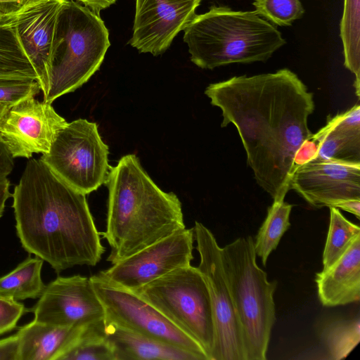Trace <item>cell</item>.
Segmentation results:
<instances>
[{"instance_id": "cell-15", "label": "cell", "mask_w": 360, "mask_h": 360, "mask_svg": "<svg viewBox=\"0 0 360 360\" xmlns=\"http://www.w3.org/2000/svg\"><path fill=\"white\" fill-rule=\"evenodd\" d=\"M201 0H136L129 43L141 53L158 56L192 20Z\"/></svg>"}, {"instance_id": "cell-2", "label": "cell", "mask_w": 360, "mask_h": 360, "mask_svg": "<svg viewBox=\"0 0 360 360\" xmlns=\"http://www.w3.org/2000/svg\"><path fill=\"white\" fill-rule=\"evenodd\" d=\"M86 195L40 158L28 160L12 194L22 246L58 274L95 266L105 252Z\"/></svg>"}, {"instance_id": "cell-24", "label": "cell", "mask_w": 360, "mask_h": 360, "mask_svg": "<svg viewBox=\"0 0 360 360\" xmlns=\"http://www.w3.org/2000/svg\"><path fill=\"white\" fill-rule=\"evenodd\" d=\"M292 205L284 200H274L268 208L266 217L260 226L254 241L255 253L264 265L270 254L278 246L283 235L290 226V214Z\"/></svg>"}, {"instance_id": "cell-6", "label": "cell", "mask_w": 360, "mask_h": 360, "mask_svg": "<svg viewBox=\"0 0 360 360\" xmlns=\"http://www.w3.org/2000/svg\"><path fill=\"white\" fill-rule=\"evenodd\" d=\"M110 46L109 32L99 14L67 0L58 16L44 101L52 103L86 83L99 69Z\"/></svg>"}, {"instance_id": "cell-29", "label": "cell", "mask_w": 360, "mask_h": 360, "mask_svg": "<svg viewBox=\"0 0 360 360\" xmlns=\"http://www.w3.org/2000/svg\"><path fill=\"white\" fill-rule=\"evenodd\" d=\"M40 91L38 82L31 77L0 78V103L9 106Z\"/></svg>"}, {"instance_id": "cell-34", "label": "cell", "mask_w": 360, "mask_h": 360, "mask_svg": "<svg viewBox=\"0 0 360 360\" xmlns=\"http://www.w3.org/2000/svg\"><path fill=\"white\" fill-rule=\"evenodd\" d=\"M9 186L10 182L7 177L0 178V217L3 215L6 200L12 197Z\"/></svg>"}, {"instance_id": "cell-3", "label": "cell", "mask_w": 360, "mask_h": 360, "mask_svg": "<svg viewBox=\"0 0 360 360\" xmlns=\"http://www.w3.org/2000/svg\"><path fill=\"white\" fill-rule=\"evenodd\" d=\"M105 184L106 229L101 234L110 247L112 264L186 228L179 198L161 190L135 155L111 167Z\"/></svg>"}, {"instance_id": "cell-11", "label": "cell", "mask_w": 360, "mask_h": 360, "mask_svg": "<svg viewBox=\"0 0 360 360\" xmlns=\"http://www.w3.org/2000/svg\"><path fill=\"white\" fill-rule=\"evenodd\" d=\"M194 232L184 229L100 271L112 283L131 291L193 259Z\"/></svg>"}, {"instance_id": "cell-4", "label": "cell", "mask_w": 360, "mask_h": 360, "mask_svg": "<svg viewBox=\"0 0 360 360\" xmlns=\"http://www.w3.org/2000/svg\"><path fill=\"white\" fill-rule=\"evenodd\" d=\"M191 60L202 69L265 62L285 43L280 31L253 11L212 6L184 29Z\"/></svg>"}, {"instance_id": "cell-31", "label": "cell", "mask_w": 360, "mask_h": 360, "mask_svg": "<svg viewBox=\"0 0 360 360\" xmlns=\"http://www.w3.org/2000/svg\"><path fill=\"white\" fill-rule=\"evenodd\" d=\"M0 360H18L17 333L0 340Z\"/></svg>"}, {"instance_id": "cell-10", "label": "cell", "mask_w": 360, "mask_h": 360, "mask_svg": "<svg viewBox=\"0 0 360 360\" xmlns=\"http://www.w3.org/2000/svg\"><path fill=\"white\" fill-rule=\"evenodd\" d=\"M193 229L200 255L197 267L208 288L215 326L212 360H246L242 333L224 270L221 248L202 223L196 221Z\"/></svg>"}, {"instance_id": "cell-21", "label": "cell", "mask_w": 360, "mask_h": 360, "mask_svg": "<svg viewBox=\"0 0 360 360\" xmlns=\"http://www.w3.org/2000/svg\"><path fill=\"white\" fill-rule=\"evenodd\" d=\"M43 262L37 256L29 257L0 277V295L15 301L39 298L46 288L41 275Z\"/></svg>"}, {"instance_id": "cell-28", "label": "cell", "mask_w": 360, "mask_h": 360, "mask_svg": "<svg viewBox=\"0 0 360 360\" xmlns=\"http://www.w3.org/2000/svg\"><path fill=\"white\" fill-rule=\"evenodd\" d=\"M255 12L279 26H289L302 17L304 8L301 0H254Z\"/></svg>"}, {"instance_id": "cell-5", "label": "cell", "mask_w": 360, "mask_h": 360, "mask_svg": "<svg viewBox=\"0 0 360 360\" xmlns=\"http://www.w3.org/2000/svg\"><path fill=\"white\" fill-rule=\"evenodd\" d=\"M254 240L240 237L221 248L228 287L240 324L246 360H265L276 321L274 294L277 281H269L257 264Z\"/></svg>"}, {"instance_id": "cell-20", "label": "cell", "mask_w": 360, "mask_h": 360, "mask_svg": "<svg viewBox=\"0 0 360 360\" xmlns=\"http://www.w3.org/2000/svg\"><path fill=\"white\" fill-rule=\"evenodd\" d=\"M19 8L8 9L0 5V70L24 75L37 80L35 71L16 30Z\"/></svg>"}, {"instance_id": "cell-16", "label": "cell", "mask_w": 360, "mask_h": 360, "mask_svg": "<svg viewBox=\"0 0 360 360\" xmlns=\"http://www.w3.org/2000/svg\"><path fill=\"white\" fill-rule=\"evenodd\" d=\"M66 1L26 0L17 11V33L44 98L48 91L58 16Z\"/></svg>"}, {"instance_id": "cell-8", "label": "cell", "mask_w": 360, "mask_h": 360, "mask_svg": "<svg viewBox=\"0 0 360 360\" xmlns=\"http://www.w3.org/2000/svg\"><path fill=\"white\" fill-rule=\"evenodd\" d=\"M108 154L97 124L80 118L58 131L40 159L67 184L87 195L106 184L111 168Z\"/></svg>"}, {"instance_id": "cell-17", "label": "cell", "mask_w": 360, "mask_h": 360, "mask_svg": "<svg viewBox=\"0 0 360 360\" xmlns=\"http://www.w3.org/2000/svg\"><path fill=\"white\" fill-rule=\"evenodd\" d=\"M319 299L325 307L357 302L360 299V235L329 268L316 274Z\"/></svg>"}, {"instance_id": "cell-33", "label": "cell", "mask_w": 360, "mask_h": 360, "mask_svg": "<svg viewBox=\"0 0 360 360\" xmlns=\"http://www.w3.org/2000/svg\"><path fill=\"white\" fill-rule=\"evenodd\" d=\"M84 4L85 6L92 11L99 14L100 11L105 9L112 4H115L117 0H78Z\"/></svg>"}, {"instance_id": "cell-26", "label": "cell", "mask_w": 360, "mask_h": 360, "mask_svg": "<svg viewBox=\"0 0 360 360\" xmlns=\"http://www.w3.org/2000/svg\"><path fill=\"white\" fill-rule=\"evenodd\" d=\"M330 224L323 252V269L333 265L360 235V228L347 219L340 210L330 207Z\"/></svg>"}, {"instance_id": "cell-36", "label": "cell", "mask_w": 360, "mask_h": 360, "mask_svg": "<svg viewBox=\"0 0 360 360\" xmlns=\"http://www.w3.org/2000/svg\"><path fill=\"white\" fill-rule=\"evenodd\" d=\"M25 1L26 0H0V4H21Z\"/></svg>"}, {"instance_id": "cell-22", "label": "cell", "mask_w": 360, "mask_h": 360, "mask_svg": "<svg viewBox=\"0 0 360 360\" xmlns=\"http://www.w3.org/2000/svg\"><path fill=\"white\" fill-rule=\"evenodd\" d=\"M344 65L355 76L356 94L360 96V0H344L340 24Z\"/></svg>"}, {"instance_id": "cell-13", "label": "cell", "mask_w": 360, "mask_h": 360, "mask_svg": "<svg viewBox=\"0 0 360 360\" xmlns=\"http://www.w3.org/2000/svg\"><path fill=\"white\" fill-rule=\"evenodd\" d=\"M290 189L314 207L340 209L347 200H360V162L314 157L296 168Z\"/></svg>"}, {"instance_id": "cell-1", "label": "cell", "mask_w": 360, "mask_h": 360, "mask_svg": "<svg viewBox=\"0 0 360 360\" xmlns=\"http://www.w3.org/2000/svg\"><path fill=\"white\" fill-rule=\"evenodd\" d=\"M205 94L221 110V127L238 130L257 184L274 200H284L296 168L317 153L308 126L313 94L288 68L234 76L210 84Z\"/></svg>"}, {"instance_id": "cell-35", "label": "cell", "mask_w": 360, "mask_h": 360, "mask_svg": "<svg viewBox=\"0 0 360 360\" xmlns=\"http://www.w3.org/2000/svg\"><path fill=\"white\" fill-rule=\"evenodd\" d=\"M15 77H28V76H26L24 75H21V74L0 70V78H15ZM31 78H32V77H31Z\"/></svg>"}, {"instance_id": "cell-25", "label": "cell", "mask_w": 360, "mask_h": 360, "mask_svg": "<svg viewBox=\"0 0 360 360\" xmlns=\"http://www.w3.org/2000/svg\"><path fill=\"white\" fill-rule=\"evenodd\" d=\"M59 360H115L112 347L106 338L104 319L86 326L78 339Z\"/></svg>"}, {"instance_id": "cell-32", "label": "cell", "mask_w": 360, "mask_h": 360, "mask_svg": "<svg viewBox=\"0 0 360 360\" xmlns=\"http://www.w3.org/2000/svg\"><path fill=\"white\" fill-rule=\"evenodd\" d=\"M13 158L0 136V178L7 177L14 166Z\"/></svg>"}, {"instance_id": "cell-19", "label": "cell", "mask_w": 360, "mask_h": 360, "mask_svg": "<svg viewBox=\"0 0 360 360\" xmlns=\"http://www.w3.org/2000/svg\"><path fill=\"white\" fill-rule=\"evenodd\" d=\"M105 325L115 360H199L193 354L172 345L112 323Z\"/></svg>"}, {"instance_id": "cell-23", "label": "cell", "mask_w": 360, "mask_h": 360, "mask_svg": "<svg viewBox=\"0 0 360 360\" xmlns=\"http://www.w3.org/2000/svg\"><path fill=\"white\" fill-rule=\"evenodd\" d=\"M311 140L317 145L315 157L360 162V132L341 131L325 125L313 134Z\"/></svg>"}, {"instance_id": "cell-30", "label": "cell", "mask_w": 360, "mask_h": 360, "mask_svg": "<svg viewBox=\"0 0 360 360\" xmlns=\"http://www.w3.org/2000/svg\"><path fill=\"white\" fill-rule=\"evenodd\" d=\"M25 311L18 301L0 295V335L14 329Z\"/></svg>"}, {"instance_id": "cell-37", "label": "cell", "mask_w": 360, "mask_h": 360, "mask_svg": "<svg viewBox=\"0 0 360 360\" xmlns=\"http://www.w3.org/2000/svg\"><path fill=\"white\" fill-rule=\"evenodd\" d=\"M9 107V105L5 103H0V120L1 119V117H3V115Z\"/></svg>"}, {"instance_id": "cell-7", "label": "cell", "mask_w": 360, "mask_h": 360, "mask_svg": "<svg viewBox=\"0 0 360 360\" xmlns=\"http://www.w3.org/2000/svg\"><path fill=\"white\" fill-rule=\"evenodd\" d=\"M132 292L199 344L212 360L215 326L208 288L198 267L178 268Z\"/></svg>"}, {"instance_id": "cell-12", "label": "cell", "mask_w": 360, "mask_h": 360, "mask_svg": "<svg viewBox=\"0 0 360 360\" xmlns=\"http://www.w3.org/2000/svg\"><path fill=\"white\" fill-rule=\"evenodd\" d=\"M68 122L51 103L27 97L11 105L0 120V136L13 158L47 153Z\"/></svg>"}, {"instance_id": "cell-27", "label": "cell", "mask_w": 360, "mask_h": 360, "mask_svg": "<svg viewBox=\"0 0 360 360\" xmlns=\"http://www.w3.org/2000/svg\"><path fill=\"white\" fill-rule=\"evenodd\" d=\"M321 337L330 359L341 360L346 358L360 340L359 316L329 323L323 328Z\"/></svg>"}, {"instance_id": "cell-18", "label": "cell", "mask_w": 360, "mask_h": 360, "mask_svg": "<svg viewBox=\"0 0 360 360\" xmlns=\"http://www.w3.org/2000/svg\"><path fill=\"white\" fill-rule=\"evenodd\" d=\"M86 326H59L33 320L17 332L18 360H59Z\"/></svg>"}, {"instance_id": "cell-9", "label": "cell", "mask_w": 360, "mask_h": 360, "mask_svg": "<svg viewBox=\"0 0 360 360\" xmlns=\"http://www.w3.org/2000/svg\"><path fill=\"white\" fill-rule=\"evenodd\" d=\"M90 278L104 309L105 323L172 345L193 354L199 360H209L199 344L135 292L112 283L101 272Z\"/></svg>"}, {"instance_id": "cell-14", "label": "cell", "mask_w": 360, "mask_h": 360, "mask_svg": "<svg viewBox=\"0 0 360 360\" xmlns=\"http://www.w3.org/2000/svg\"><path fill=\"white\" fill-rule=\"evenodd\" d=\"M37 322L82 326L104 319L105 311L90 277L58 276L48 285L30 310Z\"/></svg>"}]
</instances>
